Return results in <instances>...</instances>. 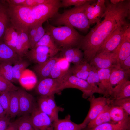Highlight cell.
<instances>
[{"label": "cell", "mask_w": 130, "mask_h": 130, "mask_svg": "<svg viewBox=\"0 0 130 130\" xmlns=\"http://www.w3.org/2000/svg\"><path fill=\"white\" fill-rule=\"evenodd\" d=\"M130 0H124L116 4L106 3V10L102 16L104 19L83 36L78 46L83 51V61L89 63L113 31L128 23L126 19L130 17Z\"/></svg>", "instance_id": "obj_1"}, {"label": "cell", "mask_w": 130, "mask_h": 130, "mask_svg": "<svg viewBox=\"0 0 130 130\" xmlns=\"http://www.w3.org/2000/svg\"><path fill=\"white\" fill-rule=\"evenodd\" d=\"M93 0L80 6L65 10L58 13L54 18L55 24L58 26H66L75 28L82 32H87L91 25L85 14L86 9Z\"/></svg>", "instance_id": "obj_2"}, {"label": "cell", "mask_w": 130, "mask_h": 130, "mask_svg": "<svg viewBox=\"0 0 130 130\" xmlns=\"http://www.w3.org/2000/svg\"><path fill=\"white\" fill-rule=\"evenodd\" d=\"M44 29L58 47L62 49L78 47L83 36L73 27L66 26L56 27L49 23Z\"/></svg>", "instance_id": "obj_3"}, {"label": "cell", "mask_w": 130, "mask_h": 130, "mask_svg": "<svg viewBox=\"0 0 130 130\" xmlns=\"http://www.w3.org/2000/svg\"><path fill=\"white\" fill-rule=\"evenodd\" d=\"M68 88H75L80 90L82 93V97L84 99L88 98L95 93L104 95L98 87L90 85L86 80L71 74L69 72L62 78L59 89V93L64 89Z\"/></svg>", "instance_id": "obj_4"}, {"label": "cell", "mask_w": 130, "mask_h": 130, "mask_svg": "<svg viewBox=\"0 0 130 130\" xmlns=\"http://www.w3.org/2000/svg\"><path fill=\"white\" fill-rule=\"evenodd\" d=\"M32 7L37 24L43 23L58 13L59 10L61 7V0H53L50 2Z\"/></svg>", "instance_id": "obj_5"}, {"label": "cell", "mask_w": 130, "mask_h": 130, "mask_svg": "<svg viewBox=\"0 0 130 130\" xmlns=\"http://www.w3.org/2000/svg\"><path fill=\"white\" fill-rule=\"evenodd\" d=\"M130 26V24L127 23L115 29L99 48L96 55L103 52H112L115 50L121 42L126 29Z\"/></svg>", "instance_id": "obj_6"}, {"label": "cell", "mask_w": 130, "mask_h": 130, "mask_svg": "<svg viewBox=\"0 0 130 130\" xmlns=\"http://www.w3.org/2000/svg\"><path fill=\"white\" fill-rule=\"evenodd\" d=\"M60 50H54L46 46H39L30 49L24 57L30 62L40 64L55 56Z\"/></svg>", "instance_id": "obj_7"}, {"label": "cell", "mask_w": 130, "mask_h": 130, "mask_svg": "<svg viewBox=\"0 0 130 130\" xmlns=\"http://www.w3.org/2000/svg\"><path fill=\"white\" fill-rule=\"evenodd\" d=\"M90 107L88 114L83 122L81 123L85 128L88 123L94 119L109 104L110 98L104 96L96 98L94 95L88 98Z\"/></svg>", "instance_id": "obj_8"}, {"label": "cell", "mask_w": 130, "mask_h": 130, "mask_svg": "<svg viewBox=\"0 0 130 130\" xmlns=\"http://www.w3.org/2000/svg\"><path fill=\"white\" fill-rule=\"evenodd\" d=\"M89 63L98 69L110 68L119 65L116 50L112 52H103L96 54Z\"/></svg>", "instance_id": "obj_9"}, {"label": "cell", "mask_w": 130, "mask_h": 130, "mask_svg": "<svg viewBox=\"0 0 130 130\" xmlns=\"http://www.w3.org/2000/svg\"><path fill=\"white\" fill-rule=\"evenodd\" d=\"M62 78H48L39 81L36 91L40 96L47 97L59 94V89Z\"/></svg>", "instance_id": "obj_10"}, {"label": "cell", "mask_w": 130, "mask_h": 130, "mask_svg": "<svg viewBox=\"0 0 130 130\" xmlns=\"http://www.w3.org/2000/svg\"><path fill=\"white\" fill-rule=\"evenodd\" d=\"M106 8L105 0H94L87 7L85 13L91 25L100 22Z\"/></svg>", "instance_id": "obj_11"}, {"label": "cell", "mask_w": 130, "mask_h": 130, "mask_svg": "<svg viewBox=\"0 0 130 130\" xmlns=\"http://www.w3.org/2000/svg\"><path fill=\"white\" fill-rule=\"evenodd\" d=\"M30 118L36 130H53V121L48 116L40 111L37 106L30 115Z\"/></svg>", "instance_id": "obj_12"}, {"label": "cell", "mask_w": 130, "mask_h": 130, "mask_svg": "<svg viewBox=\"0 0 130 130\" xmlns=\"http://www.w3.org/2000/svg\"><path fill=\"white\" fill-rule=\"evenodd\" d=\"M19 103V111L18 116L30 115L37 106L33 97L24 89L19 88L17 90Z\"/></svg>", "instance_id": "obj_13"}, {"label": "cell", "mask_w": 130, "mask_h": 130, "mask_svg": "<svg viewBox=\"0 0 130 130\" xmlns=\"http://www.w3.org/2000/svg\"><path fill=\"white\" fill-rule=\"evenodd\" d=\"M111 68L98 69L99 78L98 86L103 92V96L106 97L110 96L113 88L110 81Z\"/></svg>", "instance_id": "obj_14"}, {"label": "cell", "mask_w": 130, "mask_h": 130, "mask_svg": "<svg viewBox=\"0 0 130 130\" xmlns=\"http://www.w3.org/2000/svg\"><path fill=\"white\" fill-rule=\"evenodd\" d=\"M15 30L18 36L15 51L20 58L24 57L31 49L28 31L20 29Z\"/></svg>", "instance_id": "obj_15"}, {"label": "cell", "mask_w": 130, "mask_h": 130, "mask_svg": "<svg viewBox=\"0 0 130 130\" xmlns=\"http://www.w3.org/2000/svg\"><path fill=\"white\" fill-rule=\"evenodd\" d=\"M58 58L55 56L45 62L37 64L33 67V70L39 81L49 78L51 71Z\"/></svg>", "instance_id": "obj_16"}, {"label": "cell", "mask_w": 130, "mask_h": 130, "mask_svg": "<svg viewBox=\"0 0 130 130\" xmlns=\"http://www.w3.org/2000/svg\"><path fill=\"white\" fill-rule=\"evenodd\" d=\"M20 58L14 51L4 43L2 39H0V64L8 62L14 64Z\"/></svg>", "instance_id": "obj_17"}, {"label": "cell", "mask_w": 130, "mask_h": 130, "mask_svg": "<svg viewBox=\"0 0 130 130\" xmlns=\"http://www.w3.org/2000/svg\"><path fill=\"white\" fill-rule=\"evenodd\" d=\"M53 130H83L84 128L81 124H78L71 120L68 114L62 119L58 118L53 122Z\"/></svg>", "instance_id": "obj_18"}, {"label": "cell", "mask_w": 130, "mask_h": 130, "mask_svg": "<svg viewBox=\"0 0 130 130\" xmlns=\"http://www.w3.org/2000/svg\"><path fill=\"white\" fill-rule=\"evenodd\" d=\"M130 76V74L122 69L119 65L113 66L111 68L110 76L111 86L113 88L114 85L128 80Z\"/></svg>", "instance_id": "obj_19"}, {"label": "cell", "mask_w": 130, "mask_h": 130, "mask_svg": "<svg viewBox=\"0 0 130 130\" xmlns=\"http://www.w3.org/2000/svg\"><path fill=\"white\" fill-rule=\"evenodd\" d=\"M62 51L63 57L69 63L72 62L74 65L79 63L83 59V53L79 48L62 49Z\"/></svg>", "instance_id": "obj_20"}, {"label": "cell", "mask_w": 130, "mask_h": 130, "mask_svg": "<svg viewBox=\"0 0 130 130\" xmlns=\"http://www.w3.org/2000/svg\"><path fill=\"white\" fill-rule=\"evenodd\" d=\"M111 99H119L130 97V81H124L113 87Z\"/></svg>", "instance_id": "obj_21"}, {"label": "cell", "mask_w": 130, "mask_h": 130, "mask_svg": "<svg viewBox=\"0 0 130 130\" xmlns=\"http://www.w3.org/2000/svg\"><path fill=\"white\" fill-rule=\"evenodd\" d=\"M83 130H130V121L108 122L93 128Z\"/></svg>", "instance_id": "obj_22"}, {"label": "cell", "mask_w": 130, "mask_h": 130, "mask_svg": "<svg viewBox=\"0 0 130 130\" xmlns=\"http://www.w3.org/2000/svg\"><path fill=\"white\" fill-rule=\"evenodd\" d=\"M110 107L109 104L107 105L96 117L88 123L86 127L92 128L106 123L112 122L110 114Z\"/></svg>", "instance_id": "obj_23"}, {"label": "cell", "mask_w": 130, "mask_h": 130, "mask_svg": "<svg viewBox=\"0 0 130 130\" xmlns=\"http://www.w3.org/2000/svg\"><path fill=\"white\" fill-rule=\"evenodd\" d=\"M110 105L109 112L112 121L115 123L130 121V115L124 109L119 106Z\"/></svg>", "instance_id": "obj_24"}, {"label": "cell", "mask_w": 130, "mask_h": 130, "mask_svg": "<svg viewBox=\"0 0 130 130\" xmlns=\"http://www.w3.org/2000/svg\"><path fill=\"white\" fill-rule=\"evenodd\" d=\"M116 50L120 65L124 60L130 56V39L124 35L121 42Z\"/></svg>", "instance_id": "obj_25"}, {"label": "cell", "mask_w": 130, "mask_h": 130, "mask_svg": "<svg viewBox=\"0 0 130 130\" xmlns=\"http://www.w3.org/2000/svg\"><path fill=\"white\" fill-rule=\"evenodd\" d=\"M90 67L91 65L89 63L82 60L78 64L74 65L71 71L74 76L86 80Z\"/></svg>", "instance_id": "obj_26"}, {"label": "cell", "mask_w": 130, "mask_h": 130, "mask_svg": "<svg viewBox=\"0 0 130 130\" xmlns=\"http://www.w3.org/2000/svg\"><path fill=\"white\" fill-rule=\"evenodd\" d=\"M30 62L25 57L20 58L13 66L14 82L19 81L23 71L30 65Z\"/></svg>", "instance_id": "obj_27"}, {"label": "cell", "mask_w": 130, "mask_h": 130, "mask_svg": "<svg viewBox=\"0 0 130 130\" xmlns=\"http://www.w3.org/2000/svg\"><path fill=\"white\" fill-rule=\"evenodd\" d=\"M18 36L15 30L10 25L6 29L2 39L6 44L15 52Z\"/></svg>", "instance_id": "obj_28"}, {"label": "cell", "mask_w": 130, "mask_h": 130, "mask_svg": "<svg viewBox=\"0 0 130 130\" xmlns=\"http://www.w3.org/2000/svg\"><path fill=\"white\" fill-rule=\"evenodd\" d=\"M10 102L9 115L11 117L18 115L19 111V97L17 90L9 92Z\"/></svg>", "instance_id": "obj_29"}, {"label": "cell", "mask_w": 130, "mask_h": 130, "mask_svg": "<svg viewBox=\"0 0 130 130\" xmlns=\"http://www.w3.org/2000/svg\"><path fill=\"white\" fill-rule=\"evenodd\" d=\"M37 107L39 110L48 116L53 122L58 119V115L52 110L46 97L40 96L37 100Z\"/></svg>", "instance_id": "obj_30"}, {"label": "cell", "mask_w": 130, "mask_h": 130, "mask_svg": "<svg viewBox=\"0 0 130 130\" xmlns=\"http://www.w3.org/2000/svg\"><path fill=\"white\" fill-rule=\"evenodd\" d=\"M10 25L6 7L3 6L0 12V39L3 38L6 29Z\"/></svg>", "instance_id": "obj_31"}, {"label": "cell", "mask_w": 130, "mask_h": 130, "mask_svg": "<svg viewBox=\"0 0 130 130\" xmlns=\"http://www.w3.org/2000/svg\"><path fill=\"white\" fill-rule=\"evenodd\" d=\"M12 65L8 62L0 64V74L10 81L14 82Z\"/></svg>", "instance_id": "obj_32"}, {"label": "cell", "mask_w": 130, "mask_h": 130, "mask_svg": "<svg viewBox=\"0 0 130 130\" xmlns=\"http://www.w3.org/2000/svg\"><path fill=\"white\" fill-rule=\"evenodd\" d=\"M16 121L18 130H36L32 123L30 115L21 116Z\"/></svg>", "instance_id": "obj_33"}, {"label": "cell", "mask_w": 130, "mask_h": 130, "mask_svg": "<svg viewBox=\"0 0 130 130\" xmlns=\"http://www.w3.org/2000/svg\"><path fill=\"white\" fill-rule=\"evenodd\" d=\"M109 104L119 106L130 115V97L119 99H110Z\"/></svg>", "instance_id": "obj_34"}, {"label": "cell", "mask_w": 130, "mask_h": 130, "mask_svg": "<svg viewBox=\"0 0 130 130\" xmlns=\"http://www.w3.org/2000/svg\"><path fill=\"white\" fill-rule=\"evenodd\" d=\"M39 46H46L54 50L61 49L57 46L52 37L46 32L36 44L34 47Z\"/></svg>", "instance_id": "obj_35"}, {"label": "cell", "mask_w": 130, "mask_h": 130, "mask_svg": "<svg viewBox=\"0 0 130 130\" xmlns=\"http://www.w3.org/2000/svg\"><path fill=\"white\" fill-rule=\"evenodd\" d=\"M19 88L0 74V93L17 90Z\"/></svg>", "instance_id": "obj_36"}, {"label": "cell", "mask_w": 130, "mask_h": 130, "mask_svg": "<svg viewBox=\"0 0 130 130\" xmlns=\"http://www.w3.org/2000/svg\"><path fill=\"white\" fill-rule=\"evenodd\" d=\"M86 81L90 85L98 87L99 78L98 69L93 66L91 65L89 74Z\"/></svg>", "instance_id": "obj_37"}, {"label": "cell", "mask_w": 130, "mask_h": 130, "mask_svg": "<svg viewBox=\"0 0 130 130\" xmlns=\"http://www.w3.org/2000/svg\"><path fill=\"white\" fill-rule=\"evenodd\" d=\"M9 92H4L0 93V104L4 109L6 115H9Z\"/></svg>", "instance_id": "obj_38"}, {"label": "cell", "mask_w": 130, "mask_h": 130, "mask_svg": "<svg viewBox=\"0 0 130 130\" xmlns=\"http://www.w3.org/2000/svg\"><path fill=\"white\" fill-rule=\"evenodd\" d=\"M59 58L51 71L49 78L55 79L61 78L66 74L64 72L60 67Z\"/></svg>", "instance_id": "obj_39"}, {"label": "cell", "mask_w": 130, "mask_h": 130, "mask_svg": "<svg viewBox=\"0 0 130 130\" xmlns=\"http://www.w3.org/2000/svg\"><path fill=\"white\" fill-rule=\"evenodd\" d=\"M43 23H40L38 25L36 34L30 44L31 49L33 48L36 44L46 33L45 29L42 26Z\"/></svg>", "instance_id": "obj_40"}, {"label": "cell", "mask_w": 130, "mask_h": 130, "mask_svg": "<svg viewBox=\"0 0 130 130\" xmlns=\"http://www.w3.org/2000/svg\"><path fill=\"white\" fill-rule=\"evenodd\" d=\"M90 0H61V7L66 8L72 6H81Z\"/></svg>", "instance_id": "obj_41"}, {"label": "cell", "mask_w": 130, "mask_h": 130, "mask_svg": "<svg viewBox=\"0 0 130 130\" xmlns=\"http://www.w3.org/2000/svg\"><path fill=\"white\" fill-rule=\"evenodd\" d=\"M46 97L50 106L55 113L58 115L59 112L63 111L64 109L63 108L57 105L55 100L54 95Z\"/></svg>", "instance_id": "obj_42"}, {"label": "cell", "mask_w": 130, "mask_h": 130, "mask_svg": "<svg viewBox=\"0 0 130 130\" xmlns=\"http://www.w3.org/2000/svg\"><path fill=\"white\" fill-rule=\"evenodd\" d=\"M53 1V0H25L23 6H34L50 2Z\"/></svg>", "instance_id": "obj_43"}, {"label": "cell", "mask_w": 130, "mask_h": 130, "mask_svg": "<svg viewBox=\"0 0 130 130\" xmlns=\"http://www.w3.org/2000/svg\"><path fill=\"white\" fill-rule=\"evenodd\" d=\"M11 117L6 115L0 118V130H6L10 123Z\"/></svg>", "instance_id": "obj_44"}, {"label": "cell", "mask_w": 130, "mask_h": 130, "mask_svg": "<svg viewBox=\"0 0 130 130\" xmlns=\"http://www.w3.org/2000/svg\"><path fill=\"white\" fill-rule=\"evenodd\" d=\"M120 66L122 69L130 74V56L124 60Z\"/></svg>", "instance_id": "obj_45"}, {"label": "cell", "mask_w": 130, "mask_h": 130, "mask_svg": "<svg viewBox=\"0 0 130 130\" xmlns=\"http://www.w3.org/2000/svg\"><path fill=\"white\" fill-rule=\"evenodd\" d=\"M38 24L32 27L28 31V36L30 44L36 34Z\"/></svg>", "instance_id": "obj_46"}, {"label": "cell", "mask_w": 130, "mask_h": 130, "mask_svg": "<svg viewBox=\"0 0 130 130\" xmlns=\"http://www.w3.org/2000/svg\"><path fill=\"white\" fill-rule=\"evenodd\" d=\"M5 1L9 4L16 6H23L25 0H8Z\"/></svg>", "instance_id": "obj_47"}, {"label": "cell", "mask_w": 130, "mask_h": 130, "mask_svg": "<svg viewBox=\"0 0 130 130\" xmlns=\"http://www.w3.org/2000/svg\"><path fill=\"white\" fill-rule=\"evenodd\" d=\"M6 130H18L17 125L15 121L10 122Z\"/></svg>", "instance_id": "obj_48"}, {"label": "cell", "mask_w": 130, "mask_h": 130, "mask_svg": "<svg viewBox=\"0 0 130 130\" xmlns=\"http://www.w3.org/2000/svg\"><path fill=\"white\" fill-rule=\"evenodd\" d=\"M6 115L4 109L0 104V118Z\"/></svg>", "instance_id": "obj_49"}, {"label": "cell", "mask_w": 130, "mask_h": 130, "mask_svg": "<svg viewBox=\"0 0 130 130\" xmlns=\"http://www.w3.org/2000/svg\"><path fill=\"white\" fill-rule=\"evenodd\" d=\"M124 0H110L111 3L113 4H116L123 1Z\"/></svg>", "instance_id": "obj_50"}, {"label": "cell", "mask_w": 130, "mask_h": 130, "mask_svg": "<svg viewBox=\"0 0 130 130\" xmlns=\"http://www.w3.org/2000/svg\"><path fill=\"white\" fill-rule=\"evenodd\" d=\"M3 5H2V4H1L0 1V12L3 7Z\"/></svg>", "instance_id": "obj_51"}]
</instances>
